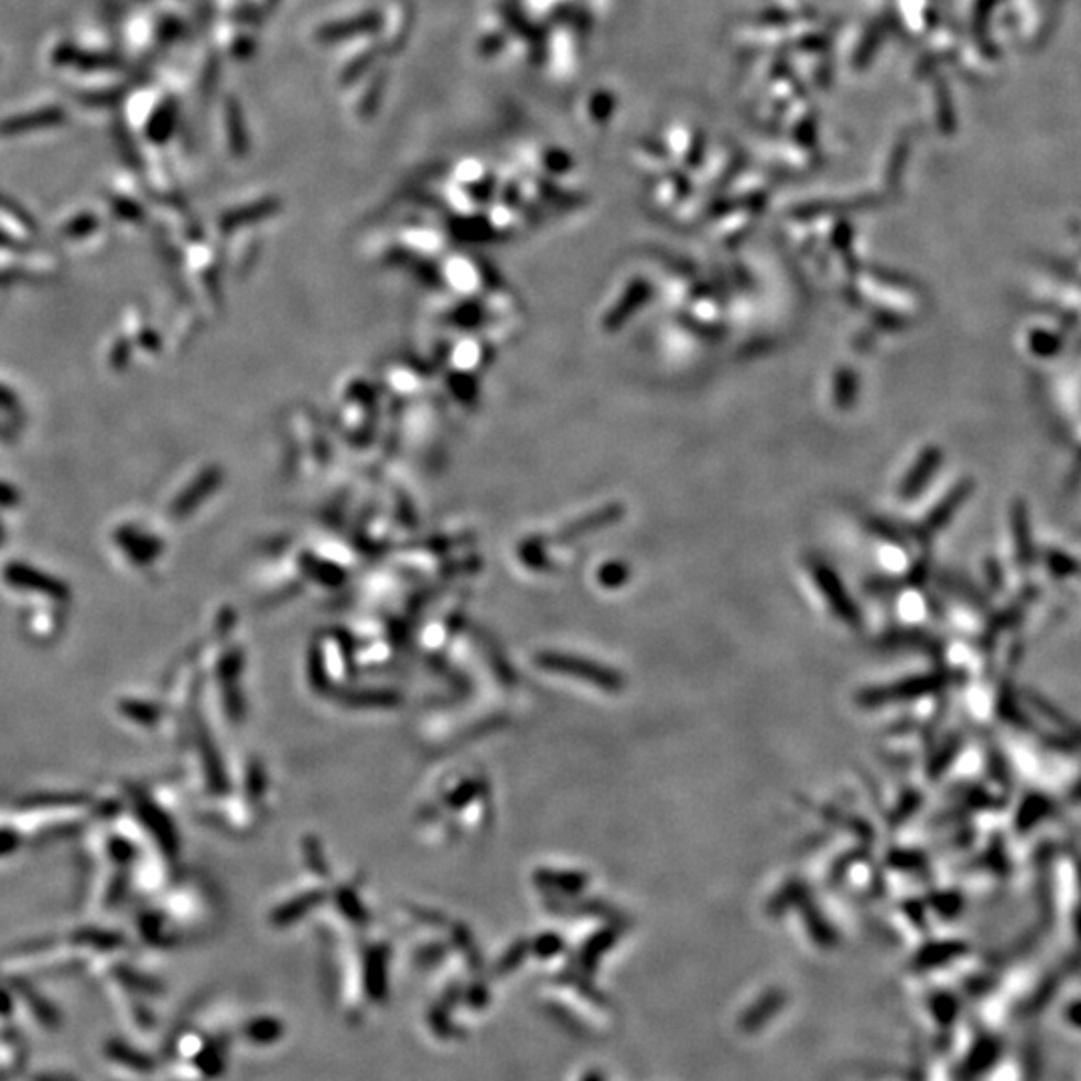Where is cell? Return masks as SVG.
Returning a JSON list of instances; mask_svg holds the SVG:
<instances>
[{"instance_id": "30bf717a", "label": "cell", "mask_w": 1081, "mask_h": 1081, "mask_svg": "<svg viewBox=\"0 0 1081 1081\" xmlns=\"http://www.w3.org/2000/svg\"><path fill=\"white\" fill-rule=\"evenodd\" d=\"M857 391H860V382H857L855 372L841 369L835 377V389H833L835 403L840 404L841 409L852 407L857 399Z\"/></svg>"}, {"instance_id": "3957f363", "label": "cell", "mask_w": 1081, "mask_h": 1081, "mask_svg": "<svg viewBox=\"0 0 1081 1081\" xmlns=\"http://www.w3.org/2000/svg\"><path fill=\"white\" fill-rule=\"evenodd\" d=\"M811 575H813L815 583L820 585L825 599L833 607V612L837 613V617L845 623H850L852 627H857L860 621H862V617H860V612H857L855 603L847 597V593L843 590V585H841L840 577L835 575V571H831L821 561H813Z\"/></svg>"}, {"instance_id": "5bb4252c", "label": "cell", "mask_w": 1081, "mask_h": 1081, "mask_svg": "<svg viewBox=\"0 0 1081 1081\" xmlns=\"http://www.w3.org/2000/svg\"><path fill=\"white\" fill-rule=\"evenodd\" d=\"M31 1080H33V1081H77V1080H75V1078H71V1075H66V1073H48V1071H46V1073H36V1075H31Z\"/></svg>"}, {"instance_id": "277c9868", "label": "cell", "mask_w": 1081, "mask_h": 1081, "mask_svg": "<svg viewBox=\"0 0 1081 1081\" xmlns=\"http://www.w3.org/2000/svg\"><path fill=\"white\" fill-rule=\"evenodd\" d=\"M382 19L379 12H363L359 17H353L347 21L328 22L318 29V43H339L347 39H355L360 34H371L381 29Z\"/></svg>"}, {"instance_id": "8992f818", "label": "cell", "mask_w": 1081, "mask_h": 1081, "mask_svg": "<svg viewBox=\"0 0 1081 1081\" xmlns=\"http://www.w3.org/2000/svg\"><path fill=\"white\" fill-rule=\"evenodd\" d=\"M938 465H940V451L936 447L926 448L919 455L918 463L907 473L901 487H899L901 499H906V501L916 499L918 493L928 485V480L931 479V475L938 469Z\"/></svg>"}, {"instance_id": "8fae6325", "label": "cell", "mask_w": 1081, "mask_h": 1081, "mask_svg": "<svg viewBox=\"0 0 1081 1081\" xmlns=\"http://www.w3.org/2000/svg\"><path fill=\"white\" fill-rule=\"evenodd\" d=\"M2 1031H19L17 1027V1007L11 985L0 983V1034Z\"/></svg>"}, {"instance_id": "5b68a950", "label": "cell", "mask_w": 1081, "mask_h": 1081, "mask_svg": "<svg viewBox=\"0 0 1081 1081\" xmlns=\"http://www.w3.org/2000/svg\"><path fill=\"white\" fill-rule=\"evenodd\" d=\"M29 1060V1048L21 1031L0 1034V1081L17 1080Z\"/></svg>"}, {"instance_id": "e0dca14e", "label": "cell", "mask_w": 1081, "mask_h": 1081, "mask_svg": "<svg viewBox=\"0 0 1081 1081\" xmlns=\"http://www.w3.org/2000/svg\"><path fill=\"white\" fill-rule=\"evenodd\" d=\"M269 2H277V0H269Z\"/></svg>"}, {"instance_id": "52a82bcc", "label": "cell", "mask_w": 1081, "mask_h": 1081, "mask_svg": "<svg viewBox=\"0 0 1081 1081\" xmlns=\"http://www.w3.org/2000/svg\"><path fill=\"white\" fill-rule=\"evenodd\" d=\"M63 120H65L63 110H36L33 115L14 117V119H7L4 122H0V134H22V132L39 131V129L61 125Z\"/></svg>"}, {"instance_id": "7c38bea8", "label": "cell", "mask_w": 1081, "mask_h": 1081, "mask_svg": "<svg viewBox=\"0 0 1081 1081\" xmlns=\"http://www.w3.org/2000/svg\"><path fill=\"white\" fill-rule=\"evenodd\" d=\"M173 125H175V107L173 102H166L163 110H159V115L151 120V129H149L151 137L154 141H163L173 131Z\"/></svg>"}, {"instance_id": "6da1fadb", "label": "cell", "mask_w": 1081, "mask_h": 1081, "mask_svg": "<svg viewBox=\"0 0 1081 1081\" xmlns=\"http://www.w3.org/2000/svg\"><path fill=\"white\" fill-rule=\"evenodd\" d=\"M12 994L17 1007L19 1031H31L33 1036H55L63 1029V1014L48 997L39 994L24 980H12Z\"/></svg>"}, {"instance_id": "7a4b0ae2", "label": "cell", "mask_w": 1081, "mask_h": 1081, "mask_svg": "<svg viewBox=\"0 0 1081 1081\" xmlns=\"http://www.w3.org/2000/svg\"><path fill=\"white\" fill-rule=\"evenodd\" d=\"M99 1060L115 1081H147L153 1075V1061L127 1038H107L102 1041Z\"/></svg>"}, {"instance_id": "9a60e30c", "label": "cell", "mask_w": 1081, "mask_h": 1081, "mask_svg": "<svg viewBox=\"0 0 1081 1081\" xmlns=\"http://www.w3.org/2000/svg\"><path fill=\"white\" fill-rule=\"evenodd\" d=\"M1070 1019H1071V1024H1075V1026L1081 1027V1005H1075V1007H1071Z\"/></svg>"}, {"instance_id": "2e32d148", "label": "cell", "mask_w": 1081, "mask_h": 1081, "mask_svg": "<svg viewBox=\"0 0 1081 1081\" xmlns=\"http://www.w3.org/2000/svg\"><path fill=\"white\" fill-rule=\"evenodd\" d=\"M12 1081H33V1080H31V1075H29V1078H26V1075H19L17 1080H12Z\"/></svg>"}, {"instance_id": "4fadbf2b", "label": "cell", "mask_w": 1081, "mask_h": 1081, "mask_svg": "<svg viewBox=\"0 0 1081 1081\" xmlns=\"http://www.w3.org/2000/svg\"><path fill=\"white\" fill-rule=\"evenodd\" d=\"M605 575H607V577H603L605 583H609V585H619V583L627 580V569L621 567V565H609L607 571H605Z\"/></svg>"}, {"instance_id": "ba28073f", "label": "cell", "mask_w": 1081, "mask_h": 1081, "mask_svg": "<svg viewBox=\"0 0 1081 1081\" xmlns=\"http://www.w3.org/2000/svg\"><path fill=\"white\" fill-rule=\"evenodd\" d=\"M649 296H651V284L644 281V279H641V281H635V283L629 287V291L625 293L621 301H619L617 306L613 309L612 315L607 317V323H605L607 328L621 327L623 323H625V318L631 317L639 306L645 305V301H647Z\"/></svg>"}, {"instance_id": "9c48e42d", "label": "cell", "mask_w": 1081, "mask_h": 1081, "mask_svg": "<svg viewBox=\"0 0 1081 1081\" xmlns=\"http://www.w3.org/2000/svg\"><path fill=\"white\" fill-rule=\"evenodd\" d=\"M225 122L229 127L227 134H229L230 149L237 154L247 153V149H249L247 125H245V117H242L239 102L233 97L227 100V107H225Z\"/></svg>"}]
</instances>
